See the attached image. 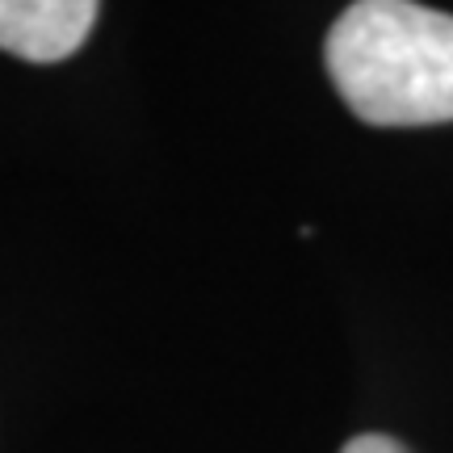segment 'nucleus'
I'll return each instance as SVG.
<instances>
[{"mask_svg":"<svg viewBox=\"0 0 453 453\" xmlns=\"http://www.w3.org/2000/svg\"><path fill=\"white\" fill-rule=\"evenodd\" d=\"M324 67L370 127L453 122V13L411 0H361L332 21Z\"/></svg>","mask_w":453,"mask_h":453,"instance_id":"obj_1","label":"nucleus"},{"mask_svg":"<svg viewBox=\"0 0 453 453\" xmlns=\"http://www.w3.org/2000/svg\"><path fill=\"white\" fill-rule=\"evenodd\" d=\"M93 0H0V50L26 64H64L97 26Z\"/></svg>","mask_w":453,"mask_h":453,"instance_id":"obj_2","label":"nucleus"},{"mask_svg":"<svg viewBox=\"0 0 453 453\" xmlns=\"http://www.w3.org/2000/svg\"><path fill=\"white\" fill-rule=\"evenodd\" d=\"M340 453H407V445H399L395 437H382V433H361Z\"/></svg>","mask_w":453,"mask_h":453,"instance_id":"obj_3","label":"nucleus"}]
</instances>
